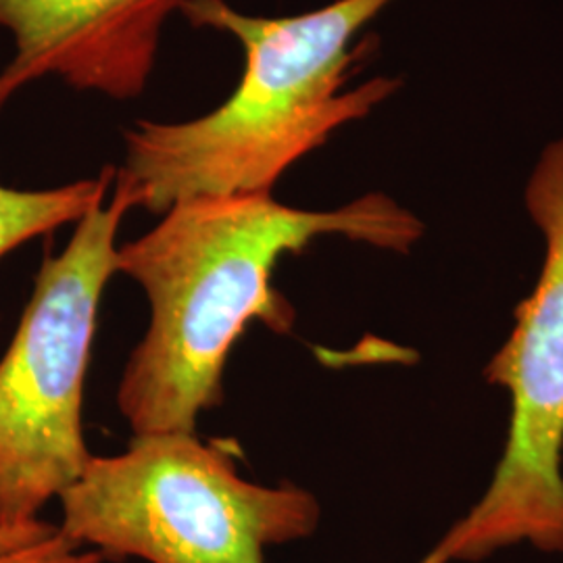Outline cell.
Returning a JSON list of instances; mask_svg holds the SVG:
<instances>
[{"label":"cell","instance_id":"2","mask_svg":"<svg viewBox=\"0 0 563 563\" xmlns=\"http://www.w3.org/2000/svg\"><path fill=\"white\" fill-rule=\"evenodd\" d=\"M390 2L336 0L292 18H253L225 0H184L190 25L241 42L244 71L236 90L202 118L125 130L115 181L132 205L163 216L190 199L272 195L290 165L399 88L376 78L346 90L353 41Z\"/></svg>","mask_w":563,"mask_h":563},{"label":"cell","instance_id":"3","mask_svg":"<svg viewBox=\"0 0 563 563\" xmlns=\"http://www.w3.org/2000/svg\"><path fill=\"white\" fill-rule=\"evenodd\" d=\"M59 501L60 534L104 560L265 563L267 547L307 539L320 523L309 490L249 483L225 451L178 432L141 434L120 455H92Z\"/></svg>","mask_w":563,"mask_h":563},{"label":"cell","instance_id":"6","mask_svg":"<svg viewBox=\"0 0 563 563\" xmlns=\"http://www.w3.org/2000/svg\"><path fill=\"white\" fill-rule=\"evenodd\" d=\"M184 0H0V27L15 57L0 74V111L44 76L115 101L141 97L163 25Z\"/></svg>","mask_w":563,"mask_h":563},{"label":"cell","instance_id":"9","mask_svg":"<svg viewBox=\"0 0 563 563\" xmlns=\"http://www.w3.org/2000/svg\"><path fill=\"white\" fill-rule=\"evenodd\" d=\"M55 532H57V528L46 522L38 523L34 528H25V530L0 528V555L13 553V551H20V549H25V547L41 543V541L48 539Z\"/></svg>","mask_w":563,"mask_h":563},{"label":"cell","instance_id":"5","mask_svg":"<svg viewBox=\"0 0 563 563\" xmlns=\"http://www.w3.org/2000/svg\"><path fill=\"white\" fill-rule=\"evenodd\" d=\"M526 207L543 232L541 276L484 369L511 397L504 457L483 499L420 563L483 562L520 543L563 553V139L532 169Z\"/></svg>","mask_w":563,"mask_h":563},{"label":"cell","instance_id":"1","mask_svg":"<svg viewBox=\"0 0 563 563\" xmlns=\"http://www.w3.org/2000/svg\"><path fill=\"white\" fill-rule=\"evenodd\" d=\"M413 213L386 195L332 211H305L272 195L176 202L139 241L118 249V272L141 284L151 323L118 390L134 437L195 434L202 411L223 401L228 353L251 320L288 334L295 311L272 288L286 253L339 234L407 253L422 236Z\"/></svg>","mask_w":563,"mask_h":563},{"label":"cell","instance_id":"7","mask_svg":"<svg viewBox=\"0 0 563 563\" xmlns=\"http://www.w3.org/2000/svg\"><path fill=\"white\" fill-rule=\"evenodd\" d=\"M115 167H104L97 178L46 190H18L0 184V257L81 218L104 202L115 180Z\"/></svg>","mask_w":563,"mask_h":563},{"label":"cell","instance_id":"8","mask_svg":"<svg viewBox=\"0 0 563 563\" xmlns=\"http://www.w3.org/2000/svg\"><path fill=\"white\" fill-rule=\"evenodd\" d=\"M99 551H81V547L65 539L59 530L41 543L0 555V563H102Z\"/></svg>","mask_w":563,"mask_h":563},{"label":"cell","instance_id":"4","mask_svg":"<svg viewBox=\"0 0 563 563\" xmlns=\"http://www.w3.org/2000/svg\"><path fill=\"white\" fill-rule=\"evenodd\" d=\"M134 209L113 180L109 205L81 218L46 257L18 332L0 360V528L42 523L41 511L84 474V378L102 290L118 272V230Z\"/></svg>","mask_w":563,"mask_h":563}]
</instances>
